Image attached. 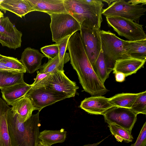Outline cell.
<instances>
[{
	"label": "cell",
	"instance_id": "24",
	"mask_svg": "<svg viewBox=\"0 0 146 146\" xmlns=\"http://www.w3.org/2000/svg\"><path fill=\"white\" fill-rule=\"evenodd\" d=\"M139 94V93L119 94L109 98V100L113 107L130 109Z\"/></svg>",
	"mask_w": 146,
	"mask_h": 146
},
{
	"label": "cell",
	"instance_id": "12",
	"mask_svg": "<svg viewBox=\"0 0 146 146\" xmlns=\"http://www.w3.org/2000/svg\"><path fill=\"white\" fill-rule=\"evenodd\" d=\"M22 36L8 17L0 18V43L3 46L14 50L20 47Z\"/></svg>",
	"mask_w": 146,
	"mask_h": 146
},
{
	"label": "cell",
	"instance_id": "3",
	"mask_svg": "<svg viewBox=\"0 0 146 146\" xmlns=\"http://www.w3.org/2000/svg\"><path fill=\"white\" fill-rule=\"evenodd\" d=\"M67 13L80 25L100 30L103 21L102 12L104 4L101 0L88 3L82 0H63Z\"/></svg>",
	"mask_w": 146,
	"mask_h": 146
},
{
	"label": "cell",
	"instance_id": "37",
	"mask_svg": "<svg viewBox=\"0 0 146 146\" xmlns=\"http://www.w3.org/2000/svg\"><path fill=\"white\" fill-rule=\"evenodd\" d=\"M37 146H45L43 145L40 141H39L38 143Z\"/></svg>",
	"mask_w": 146,
	"mask_h": 146
},
{
	"label": "cell",
	"instance_id": "39",
	"mask_svg": "<svg viewBox=\"0 0 146 146\" xmlns=\"http://www.w3.org/2000/svg\"><path fill=\"white\" fill-rule=\"evenodd\" d=\"M3 55L0 54V60H1L3 58Z\"/></svg>",
	"mask_w": 146,
	"mask_h": 146
},
{
	"label": "cell",
	"instance_id": "2",
	"mask_svg": "<svg viewBox=\"0 0 146 146\" xmlns=\"http://www.w3.org/2000/svg\"><path fill=\"white\" fill-rule=\"evenodd\" d=\"M39 112L32 115L24 122L20 121L16 114L9 110L8 129L12 146H37L40 126Z\"/></svg>",
	"mask_w": 146,
	"mask_h": 146
},
{
	"label": "cell",
	"instance_id": "27",
	"mask_svg": "<svg viewBox=\"0 0 146 146\" xmlns=\"http://www.w3.org/2000/svg\"><path fill=\"white\" fill-rule=\"evenodd\" d=\"M72 35H69L62 39L56 44L59 50L58 56L60 61V69L61 71H64V64L70 60L68 53L66 52L69 39Z\"/></svg>",
	"mask_w": 146,
	"mask_h": 146
},
{
	"label": "cell",
	"instance_id": "14",
	"mask_svg": "<svg viewBox=\"0 0 146 146\" xmlns=\"http://www.w3.org/2000/svg\"><path fill=\"white\" fill-rule=\"evenodd\" d=\"M31 6L30 12L38 11L49 14L67 13L63 0H27Z\"/></svg>",
	"mask_w": 146,
	"mask_h": 146
},
{
	"label": "cell",
	"instance_id": "13",
	"mask_svg": "<svg viewBox=\"0 0 146 146\" xmlns=\"http://www.w3.org/2000/svg\"><path fill=\"white\" fill-rule=\"evenodd\" d=\"M80 107L89 113L103 115L113 106L109 98L102 96H93L85 98L81 102Z\"/></svg>",
	"mask_w": 146,
	"mask_h": 146
},
{
	"label": "cell",
	"instance_id": "17",
	"mask_svg": "<svg viewBox=\"0 0 146 146\" xmlns=\"http://www.w3.org/2000/svg\"><path fill=\"white\" fill-rule=\"evenodd\" d=\"M146 60L129 57L116 61L113 69V73H121L125 77L135 73L143 67Z\"/></svg>",
	"mask_w": 146,
	"mask_h": 146
},
{
	"label": "cell",
	"instance_id": "31",
	"mask_svg": "<svg viewBox=\"0 0 146 146\" xmlns=\"http://www.w3.org/2000/svg\"><path fill=\"white\" fill-rule=\"evenodd\" d=\"M146 122L143 125L139 136L134 143L130 146H146Z\"/></svg>",
	"mask_w": 146,
	"mask_h": 146
},
{
	"label": "cell",
	"instance_id": "9",
	"mask_svg": "<svg viewBox=\"0 0 146 146\" xmlns=\"http://www.w3.org/2000/svg\"><path fill=\"white\" fill-rule=\"evenodd\" d=\"M100 30L81 25L80 34L86 54L92 66L95 64L102 49Z\"/></svg>",
	"mask_w": 146,
	"mask_h": 146
},
{
	"label": "cell",
	"instance_id": "23",
	"mask_svg": "<svg viewBox=\"0 0 146 146\" xmlns=\"http://www.w3.org/2000/svg\"><path fill=\"white\" fill-rule=\"evenodd\" d=\"M24 73L0 70V89L24 82Z\"/></svg>",
	"mask_w": 146,
	"mask_h": 146
},
{
	"label": "cell",
	"instance_id": "41",
	"mask_svg": "<svg viewBox=\"0 0 146 146\" xmlns=\"http://www.w3.org/2000/svg\"><path fill=\"white\" fill-rule=\"evenodd\" d=\"M1 17H1L0 16V18H1Z\"/></svg>",
	"mask_w": 146,
	"mask_h": 146
},
{
	"label": "cell",
	"instance_id": "11",
	"mask_svg": "<svg viewBox=\"0 0 146 146\" xmlns=\"http://www.w3.org/2000/svg\"><path fill=\"white\" fill-rule=\"evenodd\" d=\"M42 86L64 94L69 98L74 97L79 88L76 83L70 80L64 71L56 70L48 78Z\"/></svg>",
	"mask_w": 146,
	"mask_h": 146
},
{
	"label": "cell",
	"instance_id": "25",
	"mask_svg": "<svg viewBox=\"0 0 146 146\" xmlns=\"http://www.w3.org/2000/svg\"><path fill=\"white\" fill-rule=\"evenodd\" d=\"M0 70L25 73L26 70L22 63L17 58L3 56L0 60Z\"/></svg>",
	"mask_w": 146,
	"mask_h": 146
},
{
	"label": "cell",
	"instance_id": "15",
	"mask_svg": "<svg viewBox=\"0 0 146 146\" xmlns=\"http://www.w3.org/2000/svg\"><path fill=\"white\" fill-rule=\"evenodd\" d=\"M44 57L38 50L28 47L22 52L20 61L25 67L26 72L32 74L40 68L42 60Z\"/></svg>",
	"mask_w": 146,
	"mask_h": 146
},
{
	"label": "cell",
	"instance_id": "36",
	"mask_svg": "<svg viewBox=\"0 0 146 146\" xmlns=\"http://www.w3.org/2000/svg\"><path fill=\"white\" fill-rule=\"evenodd\" d=\"M102 2H105L107 3L108 5V6H109L110 5L111 3H113L114 1L115 0H101Z\"/></svg>",
	"mask_w": 146,
	"mask_h": 146
},
{
	"label": "cell",
	"instance_id": "30",
	"mask_svg": "<svg viewBox=\"0 0 146 146\" xmlns=\"http://www.w3.org/2000/svg\"><path fill=\"white\" fill-rule=\"evenodd\" d=\"M40 51L49 60L54 58L59 54L58 47L56 43L43 46L40 48Z\"/></svg>",
	"mask_w": 146,
	"mask_h": 146
},
{
	"label": "cell",
	"instance_id": "22",
	"mask_svg": "<svg viewBox=\"0 0 146 146\" xmlns=\"http://www.w3.org/2000/svg\"><path fill=\"white\" fill-rule=\"evenodd\" d=\"M66 135L67 131L63 128L57 130H45L39 133L38 138L44 145L51 146L64 142Z\"/></svg>",
	"mask_w": 146,
	"mask_h": 146
},
{
	"label": "cell",
	"instance_id": "10",
	"mask_svg": "<svg viewBox=\"0 0 146 146\" xmlns=\"http://www.w3.org/2000/svg\"><path fill=\"white\" fill-rule=\"evenodd\" d=\"M137 115L130 109L113 107L103 115L105 122L117 125L131 133L137 120Z\"/></svg>",
	"mask_w": 146,
	"mask_h": 146
},
{
	"label": "cell",
	"instance_id": "21",
	"mask_svg": "<svg viewBox=\"0 0 146 146\" xmlns=\"http://www.w3.org/2000/svg\"><path fill=\"white\" fill-rule=\"evenodd\" d=\"M124 48L129 57L146 60V39L133 41L125 40Z\"/></svg>",
	"mask_w": 146,
	"mask_h": 146
},
{
	"label": "cell",
	"instance_id": "8",
	"mask_svg": "<svg viewBox=\"0 0 146 146\" xmlns=\"http://www.w3.org/2000/svg\"><path fill=\"white\" fill-rule=\"evenodd\" d=\"M25 96L30 100L34 110L40 112L45 107L63 100L69 97L67 95L41 86L32 88Z\"/></svg>",
	"mask_w": 146,
	"mask_h": 146
},
{
	"label": "cell",
	"instance_id": "19",
	"mask_svg": "<svg viewBox=\"0 0 146 146\" xmlns=\"http://www.w3.org/2000/svg\"><path fill=\"white\" fill-rule=\"evenodd\" d=\"M11 108L0 97V146H12L7 123V114Z\"/></svg>",
	"mask_w": 146,
	"mask_h": 146
},
{
	"label": "cell",
	"instance_id": "32",
	"mask_svg": "<svg viewBox=\"0 0 146 146\" xmlns=\"http://www.w3.org/2000/svg\"><path fill=\"white\" fill-rule=\"evenodd\" d=\"M37 75L34 82L31 84L32 88H37L43 86L48 76L52 74L42 73L37 72Z\"/></svg>",
	"mask_w": 146,
	"mask_h": 146
},
{
	"label": "cell",
	"instance_id": "1",
	"mask_svg": "<svg viewBox=\"0 0 146 146\" xmlns=\"http://www.w3.org/2000/svg\"><path fill=\"white\" fill-rule=\"evenodd\" d=\"M70 64L84 90L92 96H102L108 91L99 79L86 54L80 34L76 32L68 40L67 50Z\"/></svg>",
	"mask_w": 146,
	"mask_h": 146
},
{
	"label": "cell",
	"instance_id": "35",
	"mask_svg": "<svg viewBox=\"0 0 146 146\" xmlns=\"http://www.w3.org/2000/svg\"><path fill=\"white\" fill-rule=\"evenodd\" d=\"M104 139H103L102 140L96 143H94L93 144H88L87 145H85L83 146H98L99 144H100L102 141H103Z\"/></svg>",
	"mask_w": 146,
	"mask_h": 146
},
{
	"label": "cell",
	"instance_id": "5",
	"mask_svg": "<svg viewBox=\"0 0 146 146\" xmlns=\"http://www.w3.org/2000/svg\"><path fill=\"white\" fill-rule=\"evenodd\" d=\"M49 15L51 19L50 27L52 40L56 43L80 30V23L68 13Z\"/></svg>",
	"mask_w": 146,
	"mask_h": 146
},
{
	"label": "cell",
	"instance_id": "20",
	"mask_svg": "<svg viewBox=\"0 0 146 146\" xmlns=\"http://www.w3.org/2000/svg\"><path fill=\"white\" fill-rule=\"evenodd\" d=\"M12 111L16 114L19 120L24 122L32 115L34 111L33 106L30 99L25 96L14 102L11 105Z\"/></svg>",
	"mask_w": 146,
	"mask_h": 146
},
{
	"label": "cell",
	"instance_id": "29",
	"mask_svg": "<svg viewBox=\"0 0 146 146\" xmlns=\"http://www.w3.org/2000/svg\"><path fill=\"white\" fill-rule=\"evenodd\" d=\"M39 69L41 73L50 74L57 70H60L58 55L53 59H49L47 63L41 65Z\"/></svg>",
	"mask_w": 146,
	"mask_h": 146
},
{
	"label": "cell",
	"instance_id": "38",
	"mask_svg": "<svg viewBox=\"0 0 146 146\" xmlns=\"http://www.w3.org/2000/svg\"><path fill=\"white\" fill-rule=\"evenodd\" d=\"M0 16L1 17H3V13L0 11Z\"/></svg>",
	"mask_w": 146,
	"mask_h": 146
},
{
	"label": "cell",
	"instance_id": "16",
	"mask_svg": "<svg viewBox=\"0 0 146 146\" xmlns=\"http://www.w3.org/2000/svg\"><path fill=\"white\" fill-rule=\"evenodd\" d=\"M31 85L25 82L1 89L2 96L8 105L25 96L31 88Z\"/></svg>",
	"mask_w": 146,
	"mask_h": 146
},
{
	"label": "cell",
	"instance_id": "33",
	"mask_svg": "<svg viewBox=\"0 0 146 146\" xmlns=\"http://www.w3.org/2000/svg\"><path fill=\"white\" fill-rule=\"evenodd\" d=\"M115 76L116 81L119 82H122L124 81L126 77L124 74L120 72L115 74Z\"/></svg>",
	"mask_w": 146,
	"mask_h": 146
},
{
	"label": "cell",
	"instance_id": "6",
	"mask_svg": "<svg viewBox=\"0 0 146 146\" xmlns=\"http://www.w3.org/2000/svg\"><path fill=\"white\" fill-rule=\"evenodd\" d=\"M109 27H112L118 35L129 41L146 39L143 25L128 19L118 16L106 17Z\"/></svg>",
	"mask_w": 146,
	"mask_h": 146
},
{
	"label": "cell",
	"instance_id": "34",
	"mask_svg": "<svg viewBox=\"0 0 146 146\" xmlns=\"http://www.w3.org/2000/svg\"><path fill=\"white\" fill-rule=\"evenodd\" d=\"M128 3L133 5H139L141 4L143 5H145L146 1L145 0H132L127 2Z\"/></svg>",
	"mask_w": 146,
	"mask_h": 146
},
{
	"label": "cell",
	"instance_id": "28",
	"mask_svg": "<svg viewBox=\"0 0 146 146\" xmlns=\"http://www.w3.org/2000/svg\"><path fill=\"white\" fill-rule=\"evenodd\" d=\"M137 115L146 114V91L139 93L131 108L130 109Z\"/></svg>",
	"mask_w": 146,
	"mask_h": 146
},
{
	"label": "cell",
	"instance_id": "7",
	"mask_svg": "<svg viewBox=\"0 0 146 146\" xmlns=\"http://www.w3.org/2000/svg\"><path fill=\"white\" fill-rule=\"evenodd\" d=\"M146 11L142 4L133 5L124 0H115L108 7L103 9L102 15L106 17H119L139 24L140 17L144 15Z\"/></svg>",
	"mask_w": 146,
	"mask_h": 146
},
{
	"label": "cell",
	"instance_id": "40",
	"mask_svg": "<svg viewBox=\"0 0 146 146\" xmlns=\"http://www.w3.org/2000/svg\"><path fill=\"white\" fill-rule=\"evenodd\" d=\"M3 1V0H0V4Z\"/></svg>",
	"mask_w": 146,
	"mask_h": 146
},
{
	"label": "cell",
	"instance_id": "18",
	"mask_svg": "<svg viewBox=\"0 0 146 146\" xmlns=\"http://www.w3.org/2000/svg\"><path fill=\"white\" fill-rule=\"evenodd\" d=\"M0 9L5 13L8 11L22 18L30 12L31 6L27 0H3L0 4Z\"/></svg>",
	"mask_w": 146,
	"mask_h": 146
},
{
	"label": "cell",
	"instance_id": "26",
	"mask_svg": "<svg viewBox=\"0 0 146 146\" xmlns=\"http://www.w3.org/2000/svg\"><path fill=\"white\" fill-rule=\"evenodd\" d=\"M108 127L117 141L122 142L123 141L126 143L132 141L133 138L131 133L127 130L114 124H108Z\"/></svg>",
	"mask_w": 146,
	"mask_h": 146
},
{
	"label": "cell",
	"instance_id": "4",
	"mask_svg": "<svg viewBox=\"0 0 146 146\" xmlns=\"http://www.w3.org/2000/svg\"><path fill=\"white\" fill-rule=\"evenodd\" d=\"M102 49L108 73L113 70L116 61L129 57L124 48L125 40L110 31L100 30Z\"/></svg>",
	"mask_w": 146,
	"mask_h": 146
}]
</instances>
